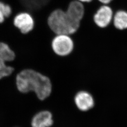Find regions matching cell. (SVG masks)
I'll list each match as a JSON object with an SVG mask.
<instances>
[{
  "label": "cell",
  "mask_w": 127,
  "mask_h": 127,
  "mask_svg": "<svg viewBox=\"0 0 127 127\" xmlns=\"http://www.w3.org/2000/svg\"><path fill=\"white\" fill-rule=\"evenodd\" d=\"M16 86L20 92H33L41 101L50 96L52 85L50 79L44 74L32 69H26L17 74Z\"/></svg>",
  "instance_id": "6da1fadb"
},
{
  "label": "cell",
  "mask_w": 127,
  "mask_h": 127,
  "mask_svg": "<svg viewBox=\"0 0 127 127\" xmlns=\"http://www.w3.org/2000/svg\"><path fill=\"white\" fill-rule=\"evenodd\" d=\"M47 23L55 35H72L76 32L80 25L72 21L68 17L65 10L59 8L54 9L50 14Z\"/></svg>",
  "instance_id": "7a4b0ae2"
},
{
  "label": "cell",
  "mask_w": 127,
  "mask_h": 127,
  "mask_svg": "<svg viewBox=\"0 0 127 127\" xmlns=\"http://www.w3.org/2000/svg\"><path fill=\"white\" fill-rule=\"evenodd\" d=\"M51 46L55 54L61 57H65L72 53L74 44L71 35L57 34L52 40Z\"/></svg>",
  "instance_id": "3957f363"
},
{
  "label": "cell",
  "mask_w": 127,
  "mask_h": 127,
  "mask_svg": "<svg viewBox=\"0 0 127 127\" xmlns=\"http://www.w3.org/2000/svg\"><path fill=\"white\" fill-rule=\"evenodd\" d=\"M53 0H19L21 11L30 12L32 16L39 13L50 14L53 10Z\"/></svg>",
  "instance_id": "277c9868"
},
{
  "label": "cell",
  "mask_w": 127,
  "mask_h": 127,
  "mask_svg": "<svg viewBox=\"0 0 127 127\" xmlns=\"http://www.w3.org/2000/svg\"><path fill=\"white\" fill-rule=\"evenodd\" d=\"M16 55L8 44L0 42V79L9 76L15 70L7 63L13 61Z\"/></svg>",
  "instance_id": "5b68a950"
},
{
  "label": "cell",
  "mask_w": 127,
  "mask_h": 127,
  "mask_svg": "<svg viewBox=\"0 0 127 127\" xmlns=\"http://www.w3.org/2000/svg\"><path fill=\"white\" fill-rule=\"evenodd\" d=\"M13 23L15 27L21 33L26 34L33 29L35 26V20L30 12L23 11L14 16Z\"/></svg>",
  "instance_id": "8992f818"
},
{
  "label": "cell",
  "mask_w": 127,
  "mask_h": 127,
  "mask_svg": "<svg viewBox=\"0 0 127 127\" xmlns=\"http://www.w3.org/2000/svg\"><path fill=\"white\" fill-rule=\"evenodd\" d=\"M114 13L111 6L101 4L93 15V21L97 27L105 28L112 23Z\"/></svg>",
  "instance_id": "52a82bcc"
},
{
  "label": "cell",
  "mask_w": 127,
  "mask_h": 127,
  "mask_svg": "<svg viewBox=\"0 0 127 127\" xmlns=\"http://www.w3.org/2000/svg\"><path fill=\"white\" fill-rule=\"evenodd\" d=\"M75 107L82 112H87L95 106V100L92 94L88 91H78L74 96Z\"/></svg>",
  "instance_id": "ba28073f"
},
{
  "label": "cell",
  "mask_w": 127,
  "mask_h": 127,
  "mask_svg": "<svg viewBox=\"0 0 127 127\" xmlns=\"http://www.w3.org/2000/svg\"><path fill=\"white\" fill-rule=\"evenodd\" d=\"M65 11L72 21L80 24L85 13V5L77 0H72L69 2Z\"/></svg>",
  "instance_id": "9c48e42d"
},
{
  "label": "cell",
  "mask_w": 127,
  "mask_h": 127,
  "mask_svg": "<svg viewBox=\"0 0 127 127\" xmlns=\"http://www.w3.org/2000/svg\"><path fill=\"white\" fill-rule=\"evenodd\" d=\"M53 124L52 114L49 111L43 110L34 116L31 122L32 127H50Z\"/></svg>",
  "instance_id": "30bf717a"
},
{
  "label": "cell",
  "mask_w": 127,
  "mask_h": 127,
  "mask_svg": "<svg viewBox=\"0 0 127 127\" xmlns=\"http://www.w3.org/2000/svg\"><path fill=\"white\" fill-rule=\"evenodd\" d=\"M112 24L114 27L119 30L127 29V10L119 9L114 13Z\"/></svg>",
  "instance_id": "8fae6325"
},
{
  "label": "cell",
  "mask_w": 127,
  "mask_h": 127,
  "mask_svg": "<svg viewBox=\"0 0 127 127\" xmlns=\"http://www.w3.org/2000/svg\"><path fill=\"white\" fill-rule=\"evenodd\" d=\"M13 14V9L9 3L0 0V24L3 23L6 18H9Z\"/></svg>",
  "instance_id": "7c38bea8"
},
{
  "label": "cell",
  "mask_w": 127,
  "mask_h": 127,
  "mask_svg": "<svg viewBox=\"0 0 127 127\" xmlns=\"http://www.w3.org/2000/svg\"><path fill=\"white\" fill-rule=\"evenodd\" d=\"M101 4H110L114 0H96Z\"/></svg>",
  "instance_id": "4fadbf2b"
},
{
  "label": "cell",
  "mask_w": 127,
  "mask_h": 127,
  "mask_svg": "<svg viewBox=\"0 0 127 127\" xmlns=\"http://www.w3.org/2000/svg\"><path fill=\"white\" fill-rule=\"evenodd\" d=\"M84 4H87V3H90L93 1L94 0H77Z\"/></svg>",
  "instance_id": "5bb4252c"
}]
</instances>
